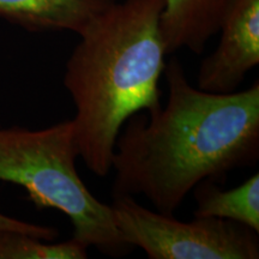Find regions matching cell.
Masks as SVG:
<instances>
[{
  "mask_svg": "<svg viewBox=\"0 0 259 259\" xmlns=\"http://www.w3.org/2000/svg\"><path fill=\"white\" fill-rule=\"evenodd\" d=\"M168 97L122 126L112 160V194L144 196L174 215L198 184L225 183L259 160V82L228 94L190 83L178 58L164 66Z\"/></svg>",
  "mask_w": 259,
  "mask_h": 259,
  "instance_id": "cell-1",
  "label": "cell"
},
{
  "mask_svg": "<svg viewBox=\"0 0 259 259\" xmlns=\"http://www.w3.org/2000/svg\"><path fill=\"white\" fill-rule=\"evenodd\" d=\"M164 0L116 2L94 18L65 65L79 157L100 178L112 171L116 138L139 112L162 106L168 56L161 31Z\"/></svg>",
  "mask_w": 259,
  "mask_h": 259,
  "instance_id": "cell-2",
  "label": "cell"
},
{
  "mask_svg": "<svg viewBox=\"0 0 259 259\" xmlns=\"http://www.w3.org/2000/svg\"><path fill=\"white\" fill-rule=\"evenodd\" d=\"M79 157L72 119L32 130L0 125V183L27 191L38 209H56L70 220L72 238L109 257L134 248L122 240L111 204L96 198L77 170Z\"/></svg>",
  "mask_w": 259,
  "mask_h": 259,
  "instance_id": "cell-3",
  "label": "cell"
},
{
  "mask_svg": "<svg viewBox=\"0 0 259 259\" xmlns=\"http://www.w3.org/2000/svg\"><path fill=\"white\" fill-rule=\"evenodd\" d=\"M116 228L149 259H258L259 233L236 222L193 218L184 222L118 194L111 203Z\"/></svg>",
  "mask_w": 259,
  "mask_h": 259,
  "instance_id": "cell-4",
  "label": "cell"
},
{
  "mask_svg": "<svg viewBox=\"0 0 259 259\" xmlns=\"http://www.w3.org/2000/svg\"><path fill=\"white\" fill-rule=\"evenodd\" d=\"M218 34V47L199 66L197 87L228 94L236 92L259 65V0H232Z\"/></svg>",
  "mask_w": 259,
  "mask_h": 259,
  "instance_id": "cell-5",
  "label": "cell"
},
{
  "mask_svg": "<svg viewBox=\"0 0 259 259\" xmlns=\"http://www.w3.org/2000/svg\"><path fill=\"white\" fill-rule=\"evenodd\" d=\"M116 0H0V18L29 31H72L87 25Z\"/></svg>",
  "mask_w": 259,
  "mask_h": 259,
  "instance_id": "cell-6",
  "label": "cell"
},
{
  "mask_svg": "<svg viewBox=\"0 0 259 259\" xmlns=\"http://www.w3.org/2000/svg\"><path fill=\"white\" fill-rule=\"evenodd\" d=\"M232 0H164L161 31L167 54L189 50L202 54Z\"/></svg>",
  "mask_w": 259,
  "mask_h": 259,
  "instance_id": "cell-7",
  "label": "cell"
},
{
  "mask_svg": "<svg viewBox=\"0 0 259 259\" xmlns=\"http://www.w3.org/2000/svg\"><path fill=\"white\" fill-rule=\"evenodd\" d=\"M194 218H213L236 222L259 233V174L240 185L222 190L218 183L205 180L193 189Z\"/></svg>",
  "mask_w": 259,
  "mask_h": 259,
  "instance_id": "cell-8",
  "label": "cell"
},
{
  "mask_svg": "<svg viewBox=\"0 0 259 259\" xmlns=\"http://www.w3.org/2000/svg\"><path fill=\"white\" fill-rule=\"evenodd\" d=\"M88 247L73 238L47 241L22 232L0 231V259H85Z\"/></svg>",
  "mask_w": 259,
  "mask_h": 259,
  "instance_id": "cell-9",
  "label": "cell"
},
{
  "mask_svg": "<svg viewBox=\"0 0 259 259\" xmlns=\"http://www.w3.org/2000/svg\"><path fill=\"white\" fill-rule=\"evenodd\" d=\"M0 231L22 232L47 241H54L58 236V231L53 227L27 222L23 220L11 218L3 212H0Z\"/></svg>",
  "mask_w": 259,
  "mask_h": 259,
  "instance_id": "cell-10",
  "label": "cell"
}]
</instances>
